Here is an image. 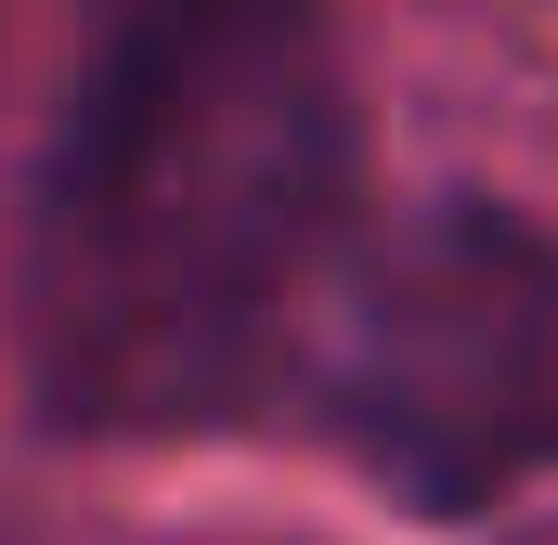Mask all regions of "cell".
I'll return each instance as SVG.
<instances>
[{
    "mask_svg": "<svg viewBox=\"0 0 558 545\" xmlns=\"http://www.w3.org/2000/svg\"><path fill=\"white\" fill-rule=\"evenodd\" d=\"M364 247L325 0H105L26 221V377L65 441H195L299 390Z\"/></svg>",
    "mask_w": 558,
    "mask_h": 545,
    "instance_id": "cell-1",
    "label": "cell"
},
{
    "mask_svg": "<svg viewBox=\"0 0 558 545\" xmlns=\"http://www.w3.org/2000/svg\"><path fill=\"white\" fill-rule=\"evenodd\" d=\"M299 403L416 520L507 507L558 468V234L520 208H416L364 234Z\"/></svg>",
    "mask_w": 558,
    "mask_h": 545,
    "instance_id": "cell-2",
    "label": "cell"
}]
</instances>
